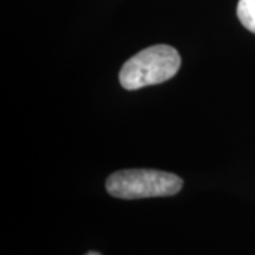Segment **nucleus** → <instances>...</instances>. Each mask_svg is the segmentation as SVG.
<instances>
[{"label": "nucleus", "mask_w": 255, "mask_h": 255, "mask_svg": "<svg viewBox=\"0 0 255 255\" xmlns=\"http://www.w3.org/2000/svg\"><path fill=\"white\" fill-rule=\"evenodd\" d=\"M180 54L170 46L147 47L122 65L119 81L125 90L135 91L173 78L180 68Z\"/></svg>", "instance_id": "1"}, {"label": "nucleus", "mask_w": 255, "mask_h": 255, "mask_svg": "<svg viewBox=\"0 0 255 255\" xmlns=\"http://www.w3.org/2000/svg\"><path fill=\"white\" fill-rule=\"evenodd\" d=\"M183 180L173 173L152 169H129L112 173L107 180V191L124 200L173 196L182 190Z\"/></svg>", "instance_id": "2"}, {"label": "nucleus", "mask_w": 255, "mask_h": 255, "mask_svg": "<svg viewBox=\"0 0 255 255\" xmlns=\"http://www.w3.org/2000/svg\"><path fill=\"white\" fill-rule=\"evenodd\" d=\"M237 16L241 24L255 34V0H240Z\"/></svg>", "instance_id": "3"}, {"label": "nucleus", "mask_w": 255, "mask_h": 255, "mask_svg": "<svg viewBox=\"0 0 255 255\" xmlns=\"http://www.w3.org/2000/svg\"><path fill=\"white\" fill-rule=\"evenodd\" d=\"M85 255H101L100 253H95V251H91V253H88V254H85Z\"/></svg>", "instance_id": "4"}]
</instances>
